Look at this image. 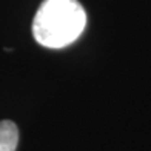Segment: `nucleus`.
<instances>
[{
  "label": "nucleus",
  "instance_id": "obj_1",
  "mask_svg": "<svg viewBox=\"0 0 151 151\" xmlns=\"http://www.w3.org/2000/svg\"><path fill=\"white\" fill-rule=\"evenodd\" d=\"M86 25V12L77 0H43L32 20V34L45 48H65L76 42Z\"/></svg>",
  "mask_w": 151,
  "mask_h": 151
},
{
  "label": "nucleus",
  "instance_id": "obj_2",
  "mask_svg": "<svg viewBox=\"0 0 151 151\" xmlns=\"http://www.w3.org/2000/svg\"><path fill=\"white\" fill-rule=\"evenodd\" d=\"M19 143L17 125L11 120L0 122V151H16Z\"/></svg>",
  "mask_w": 151,
  "mask_h": 151
}]
</instances>
